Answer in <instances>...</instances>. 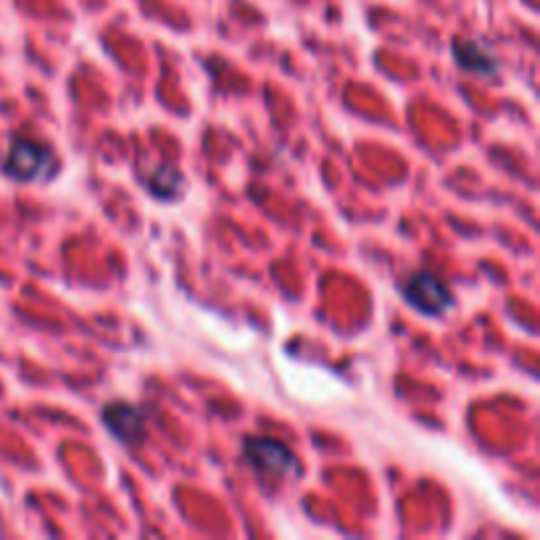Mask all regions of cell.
<instances>
[{"label":"cell","mask_w":540,"mask_h":540,"mask_svg":"<svg viewBox=\"0 0 540 540\" xmlns=\"http://www.w3.org/2000/svg\"><path fill=\"white\" fill-rule=\"evenodd\" d=\"M3 172L16 182L48 180L56 172V159L48 145L35 140H14L3 161Z\"/></svg>","instance_id":"cell-1"},{"label":"cell","mask_w":540,"mask_h":540,"mask_svg":"<svg viewBox=\"0 0 540 540\" xmlns=\"http://www.w3.org/2000/svg\"><path fill=\"white\" fill-rule=\"evenodd\" d=\"M243 459L248 467L261 477L282 480L296 467V456L285 443L274 438H245L243 440Z\"/></svg>","instance_id":"cell-2"},{"label":"cell","mask_w":540,"mask_h":540,"mask_svg":"<svg viewBox=\"0 0 540 540\" xmlns=\"http://www.w3.org/2000/svg\"><path fill=\"white\" fill-rule=\"evenodd\" d=\"M404 298L427 317H438L446 309H451V303H454V296L448 293L446 285L430 272H417L414 277H409Z\"/></svg>","instance_id":"cell-3"},{"label":"cell","mask_w":540,"mask_h":540,"mask_svg":"<svg viewBox=\"0 0 540 540\" xmlns=\"http://www.w3.org/2000/svg\"><path fill=\"white\" fill-rule=\"evenodd\" d=\"M103 425L106 430L122 443H140L145 438V414L140 406L127 404V401H111L103 406Z\"/></svg>","instance_id":"cell-4"},{"label":"cell","mask_w":540,"mask_h":540,"mask_svg":"<svg viewBox=\"0 0 540 540\" xmlns=\"http://www.w3.org/2000/svg\"><path fill=\"white\" fill-rule=\"evenodd\" d=\"M454 58H456V64H459L464 72L485 74V77H488V74H496V69H498L496 58L490 56L488 51H483V45L467 43V40H456Z\"/></svg>","instance_id":"cell-5"},{"label":"cell","mask_w":540,"mask_h":540,"mask_svg":"<svg viewBox=\"0 0 540 540\" xmlns=\"http://www.w3.org/2000/svg\"><path fill=\"white\" fill-rule=\"evenodd\" d=\"M145 185H148V190H151L156 198H161V201H174L182 190V174L177 166L161 164L153 169L151 177L145 180Z\"/></svg>","instance_id":"cell-6"}]
</instances>
